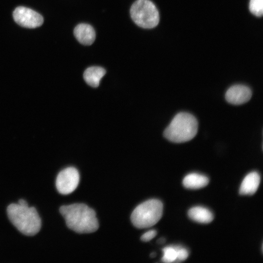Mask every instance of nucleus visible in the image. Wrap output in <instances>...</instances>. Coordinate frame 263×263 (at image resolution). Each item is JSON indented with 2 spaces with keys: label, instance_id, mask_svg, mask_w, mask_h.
<instances>
[{
  "label": "nucleus",
  "instance_id": "f257e3e1",
  "mask_svg": "<svg viewBox=\"0 0 263 263\" xmlns=\"http://www.w3.org/2000/svg\"><path fill=\"white\" fill-rule=\"evenodd\" d=\"M59 211L68 228L77 233H92L98 228L95 211L85 204L76 203L63 206Z\"/></svg>",
  "mask_w": 263,
  "mask_h": 263
},
{
  "label": "nucleus",
  "instance_id": "f03ea898",
  "mask_svg": "<svg viewBox=\"0 0 263 263\" xmlns=\"http://www.w3.org/2000/svg\"><path fill=\"white\" fill-rule=\"evenodd\" d=\"M7 212L11 222L23 234L33 236L40 230L41 219L34 207L11 204L8 206Z\"/></svg>",
  "mask_w": 263,
  "mask_h": 263
},
{
  "label": "nucleus",
  "instance_id": "7ed1b4c3",
  "mask_svg": "<svg viewBox=\"0 0 263 263\" xmlns=\"http://www.w3.org/2000/svg\"><path fill=\"white\" fill-rule=\"evenodd\" d=\"M198 122L191 114L181 112L177 114L164 132L168 140L176 143L190 141L197 134Z\"/></svg>",
  "mask_w": 263,
  "mask_h": 263
},
{
  "label": "nucleus",
  "instance_id": "20e7f679",
  "mask_svg": "<svg viewBox=\"0 0 263 263\" xmlns=\"http://www.w3.org/2000/svg\"><path fill=\"white\" fill-rule=\"evenodd\" d=\"M163 209V204L160 200H147L134 208L131 216V221L138 228L151 227L160 220Z\"/></svg>",
  "mask_w": 263,
  "mask_h": 263
},
{
  "label": "nucleus",
  "instance_id": "39448f33",
  "mask_svg": "<svg viewBox=\"0 0 263 263\" xmlns=\"http://www.w3.org/2000/svg\"><path fill=\"white\" fill-rule=\"evenodd\" d=\"M130 14L132 20L143 28H152L159 21V15L155 5L149 0H137L132 5Z\"/></svg>",
  "mask_w": 263,
  "mask_h": 263
},
{
  "label": "nucleus",
  "instance_id": "423d86ee",
  "mask_svg": "<svg viewBox=\"0 0 263 263\" xmlns=\"http://www.w3.org/2000/svg\"><path fill=\"white\" fill-rule=\"evenodd\" d=\"M79 178L78 170L74 167H68L62 170L56 179L57 190L64 195L73 192L79 184Z\"/></svg>",
  "mask_w": 263,
  "mask_h": 263
},
{
  "label": "nucleus",
  "instance_id": "0eeeda50",
  "mask_svg": "<svg viewBox=\"0 0 263 263\" xmlns=\"http://www.w3.org/2000/svg\"><path fill=\"white\" fill-rule=\"evenodd\" d=\"M13 18L19 25L29 28L40 26L43 23V18L37 12L27 7L19 6L13 12Z\"/></svg>",
  "mask_w": 263,
  "mask_h": 263
},
{
  "label": "nucleus",
  "instance_id": "6e6552de",
  "mask_svg": "<svg viewBox=\"0 0 263 263\" xmlns=\"http://www.w3.org/2000/svg\"><path fill=\"white\" fill-rule=\"evenodd\" d=\"M252 96L251 89L243 85H235L230 87L225 94L226 100L233 105H241L248 101Z\"/></svg>",
  "mask_w": 263,
  "mask_h": 263
},
{
  "label": "nucleus",
  "instance_id": "1a4fd4ad",
  "mask_svg": "<svg viewBox=\"0 0 263 263\" xmlns=\"http://www.w3.org/2000/svg\"><path fill=\"white\" fill-rule=\"evenodd\" d=\"M74 35L81 44L90 45L93 44L95 38V33L93 27L86 23L78 24L74 29Z\"/></svg>",
  "mask_w": 263,
  "mask_h": 263
},
{
  "label": "nucleus",
  "instance_id": "9d476101",
  "mask_svg": "<svg viewBox=\"0 0 263 263\" xmlns=\"http://www.w3.org/2000/svg\"><path fill=\"white\" fill-rule=\"evenodd\" d=\"M260 183V176L256 171L248 173L243 180L239 190L241 195H252L257 191Z\"/></svg>",
  "mask_w": 263,
  "mask_h": 263
},
{
  "label": "nucleus",
  "instance_id": "9b49d317",
  "mask_svg": "<svg viewBox=\"0 0 263 263\" xmlns=\"http://www.w3.org/2000/svg\"><path fill=\"white\" fill-rule=\"evenodd\" d=\"M105 74L106 71L102 67L92 66L85 70L83 78L88 85L95 88L99 86L101 78Z\"/></svg>",
  "mask_w": 263,
  "mask_h": 263
},
{
  "label": "nucleus",
  "instance_id": "f8f14e48",
  "mask_svg": "<svg viewBox=\"0 0 263 263\" xmlns=\"http://www.w3.org/2000/svg\"><path fill=\"white\" fill-rule=\"evenodd\" d=\"M209 183V179L205 175L192 173L186 175L183 180L184 186L190 189H199L206 187Z\"/></svg>",
  "mask_w": 263,
  "mask_h": 263
},
{
  "label": "nucleus",
  "instance_id": "ddd939ff",
  "mask_svg": "<svg viewBox=\"0 0 263 263\" xmlns=\"http://www.w3.org/2000/svg\"><path fill=\"white\" fill-rule=\"evenodd\" d=\"M188 215L192 220L203 224L209 223L213 219V215L209 209L200 206L191 208Z\"/></svg>",
  "mask_w": 263,
  "mask_h": 263
},
{
  "label": "nucleus",
  "instance_id": "4468645a",
  "mask_svg": "<svg viewBox=\"0 0 263 263\" xmlns=\"http://www.w3.org/2000/svg\"><path fill=\"white\" fill-rule=\"evenodd\" d=\"M163 256L162 258L163 262L170 263L175 262L177 258L176 246H169L163 249Z\"/></svg>",
  "mask_w": 263,
  "mask_h": 263
},
{
  "label": "nucleus",
  "instance_id": "2eb2a0df",
  "mask_svg": "<svg viewBox=\"0 0 263 263\" xmlns=\"http://www.w3.org/2000/svg\"><path fill=\"white\" fill-rule=\"evenodd\" d=\"M250 12L257 17H261L263 14V0H250L249 2Z\"/></svg>",
  "mask_w": 263,
  "mask_h": 263
},
{
  "label": "nucleus",
  "instance_id": "dca6fc26",
  "mask_svg": "<svg viewBox=\"0 0 263 263\" xmlns=\"http://www.w3.org/2000/svg\"><path fill=\"white\" fill-rule=\"evenodd\" d=\"M177 258L175 262H179L185 261L188 256V250L182 247L176 246Z\"/></svg>",
  "mask_w": 263,
  "mask_h": 263
},
{
  "label": "nucleus",
  "instance_id": "f3484780",
  "mask_svg": "<svg viewBox=\"0 0 263 263\" xmlns=\"http://www.w3.org/2000/svg\"><path fill=\"white\" fill-rule=\"evenodd\" d=\"M157 232L155 230H150L144 233L141 237V240L143 242H149L155 237Z\"/></svg>",
  "mask_w": 263,
  "mask_h": 263
},
{
  "label": "nucleus",
  "instance_id": "a211bd4d",
  "mask_svg": "<svg viewBox=\"0 0 263 263\" xmlns=\"http://www.w3.org/2000/svg\"><path fill=\"white\" fill-rule=\"evenodd\" d=\"M18 204H19V205H20L21 206H23V207L28 206L27 202L25 200H23V199L19 200Z\"/></svg>",
  "mask_w": 263,
  "mask_h": 263
},
{
  "label": "nucleus",
  "instance_id": "6ab92c4d",
  "mask_svg": "<svg viewBox=\"0 0 263 263\" xmlns=\"http://www.w3.org/2000/svg\"><path fill=\"white\" fill-rule=\"evenodd\" d=\"M165 242V239L164 238H160L159 239H158L157 242L159 243V244H163L164 243V242Z\"/></svg>",
  "mask_w": 263,
  "mask_h": 263
},
{
  "label": "nucleus",
  "instance_id": "aec40b11",
  "mask_svg": "<svg viewBox=\"0 0 263 263\" xmlns=\"http://www.w3.org/2000/svg\"><path fill=\"white\" fill-rule=\"evenodd\" d=\"M155 255H156V254L154 252H153L150 254V256L151 257H154Z\"/></svg>",
  "mask_w": 263,
  "mask_h": 263
}]
</instances>
